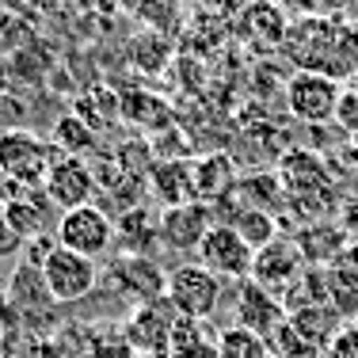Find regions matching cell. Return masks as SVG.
<instances>
[{"label": "cell", "instance_id": "obj_1", "mask_svg": "<svg viewBox=\"0 0 358 358\" xmlns=\"http://www.w3.org/2000/svg\"><path fill=\"white\" fill-rule=\"evenodd\" d=\"M62 157L46 138H38L35 130H23V126H8L0 130V176L8 183L20 187H42L46 183L50 164Z\"/></svg>", "mask_w": 358, "mask_h": 358}, {"label": "cell", "instance_id": "obj_2", "mask_svg": "<svg viewBox=\"0 0 358 358\" xmlns=\"http://www.w3.org/2000/svg\"><path fill=\"white\" fill-rule=\"evenodd\" d=\"M339 99L343 88L331 73H317V69H297L286 80V107L297 122L305 126H328L336 122Z\"/></svg>", "mask_w": 358, "mask_h": 358}, {"label": "cell", "instance_id": "obj_3", "mask_svg": "<svg viewBox=\"0 0 358 358\" xmlns=\"http://www.w3.org/2000/svg\"><path fill=\"white\" fill-rule=\"evenodd\" d=\"M168 305L179 313L183 320H199L206 324L217 313L221 301V278H214L206 267L199 263H179L176 271H168V289H164Z\"/></svg>", "mask_w": 358, "mask_h": 358}, {"label": "cell", "instance_id": "obj_4", "mask_svg": "<svg viewBox=\"0 0 358 358\" xmlns=\"http://www.w3.org/2000/svg\"><path fill=\"white\" fill-rule=\"evenodd\" d=\"M42 278H46V289L57 305H73V301H84L99 286V263L73 248L54 244L50 255L42 259Z\"/></svg>", "mask_w": 358, "mask_h": 358}, {"label": "cell", "instance_id": "obj_5", "mask_svg": "<svg viewBox=\"0 0 358 358\" xmlns=\"http://www.w3.org/2000/svg\"><path fill=\"white\" fill-rule=\"evenodd\" d=\"M62 248H73L88 259H99L103 252H110L115 244V221L99 202L92 206H80V210H69V214L57 217V236H54Z\"/></svg>", "mask_w": 358, "mask_h": 358}, {"label": "cell", "instance_id": "obj_6", "mask_svg": "<svg viewBox=\"0 0 358 358\" xmlns=\"http://www.w3.org/2000/svg\"><path fill=\"white\" fill-rule=\"evenodd\" d=\"M252 259H255V252L248 248V241L233 225H225V221H217L210 229L199 248V267H206L214 278H229V282L252 278Z\"/></svg>", "mask_w": 358, "mask_h": 358}, {"label": "cell", "instance_id": "obj_7", "mask_svg": "<svg viewBox=\"0 0 358 358\" xmlns=\"http://www.w3.org/2000/svg\"><path fill=\"white\" fill-rule=\"evenodd\" d=\"M42 191H46V199L62 214H69V210H80V206L96 202L99 183H96V172H92V164L84 157H57L46 172Z\"/></svg>", "mask_w": 358, "mask_h": 358}, {"label": "cell", "instance_id": "obj_8", "mask_svg": "<svg viewBox=\"0 0 358 358\" xmlns=\"http://www.w3.org/2000/svg\"><path fill=\"white\" fill-rule=\"evenodd\" d=\"M176 324H179V313L168 305V297H157V301H145L130 313L122 336L130 339V347L138 355H168Z\"/></svg>", "mask_w": 358, "mask_h": 358}, {"label": "cell", "instance_id": "obj_9", "mask_svg": "<svg viewBox=\"0 0 358 358\" xmlns=\"http://www.w3.org/2000/svg\"><path fill=\"white\" fill-rule=\"evenodd\" d=\"M305 271H309V263H305L301 248L294 244V236H282V233H278L271 244H263V248L255 252V259H252V278L259 286H267L271 294H278V297H282Z\"/></svg>", "mask_w": 358, "mask_h": 358}, {"label": "cell", "instance_id": "obj_10", "mask_svg": "<svg viewBox=\"0 0 358 358\" xmlns=\"http://www.w3.org/2000/svg\"><path fill=\"white\" fill-rule=\"evenodd\" d=\"M214 206L210 202H183V206H172L157 217L160 225V244L168 252H199L206 233L217 225L214 221Z\"/></svg>", "mask_w": 358, "mask_h": 358}, {"label": "cell", "instance_id": "obj_11", "mask_svg": "<svg viewBox=\"0 0 358 358\" xmlns=\"http://www.w3.org/2000/svg\"><path fill=\"white\" fill-rule=\"evenodd\" d=\"M233 313H236V324L241 328L255 331V336L267 339L271 331L282 324L289 313L282 305V297L271 294L267 286H259L255 278H244V282H236V301H233Z\"/></svg>", "mask_w": 358, "mask_h": 358}, {"label": "cell", "instance_id": "obj_12", "mask_svg": "<svg viewBox=\"0 0 358 358\" xmlns=\"http://www.w3.org/2000/svg\"><path fill=\"white\" fill-rule=\"evenodd\" d=\"M110 275H115V286L122 289L130 301H157V297H164L168 289V271L160 267L152 255H118L115 263H110Z\"/></svg>", "mask_w": 358, "mask_h": 358}, {"label": "cell", "instance_id": "obj_13", "mask_svg": "<svg viewBox=\"0 0 358 358\" xmlns=\"http://www.w3.org/2000/svg\"><path fill=\"white\" fill-rule=\"evenodd\" d=\"M149 191L157 194V202L164 210L183 206V202H199L194 199V168L183 157H157L149 172Z\"/></svg>", "mask_w": 358, "mask_h": 358}, {"label": "cell", "instance_id": "obj_14", "mask_svg": "<svg viewBox=\"0 0 358 358\" xmlns=\"http://www.w3.org/2000/svg\"><path fill=\"white\" fill-rule=\"evenodd\" d=\"M294 244L301 248L309 267H331V263L339 259V252H343L351 241H347V233L336 225V221H309V225L294 236Z\"/></svg>", "mask_w": 358, "mask_h": 358}, {"label": "cell", "instance_id": "obj_15", "mask_svg": "<svg viewBox=\"0 0 358 358\" xmlns=\"http://www.w3.org/2000/svg\"><path fill=\"white\" fill-rule=\"evenodd\" d=\"M191 168H194V199L199 202L214 199V206L233 194L236 179H241L233 172V160H229L225 152H206V157L191 160Z\"/></svg>", "mask_w": 358, "mask_h": 358}, {"label": "cell", "instance_id": "obj_16", "mask_svg": "<svg viewBox=\"0 0 358 358\" xmlns=\"http://www.w3.org/2000/svg\"><path fill=\"white\" fill-rule=\"evenodd\" d=\"M241 27L255 35L263 46H278L286 42V15L275 0H252L248 8L241 12Z\"/></svg>", "mask_w": 358, "mask_h": 358}, {"label": "cell", "instance_id": "obj_17", "mask_svg": "<svg viewBox=\"0 0 358 358\" xmlns=\"http://www.w3.org/2000/svg\"><path fill=\"white\" fill-rule=\"evenodd\" d=\"M115 241L122 244L126 255H152V244L160 241V225L138 206V210H130V214H118Z\"/></svg>", "mask_w": 358, "mask_h": 358}, {"label": "cell", "instance_id": "obj_18", "mask_svg": "<svg viewBox=\"0 0 358 358\" xmlns=\"http://www.w3.org/2000/svg\"><path fill=\"white\" fill-rule=\"evenodd\" d=\"M8 297H12V305L20 313L42 309V305L54 301V297H50V289H46V278H42L38 263H23V267H15L12 282H8Z\"/></svg>", "mask_w": 358, "mask_h": 358}, {"label": "cell", "instance_id": "obj_19", "mask_svg": "<svg viewBox=\"0 0 358 358\" xmlns=\"http://www.w3.org/2000/svg\"><path fill=\"white\" fill-rule=\"evenodd\" d=\"M73 115H80L96 134L99 130H110V126L122 118V96H115L110 88H92V92H84V96L76 99Z\"/></svg>", "mask_w": 358, "mask_h": 358}, {"label": "cell", "instance_id": "obj_20", "mask_svg": "<svg viewBox=\"0 0 358 358\" xmlns=\"http://www.w3.org/2000/svg\"><path fill=\"white\" fill-rule=\"evenodd\" d=\"M289 324H294L297 331H301L305 339H309L313 347H320V355H324V347H328V339L336 336L339 328H343V317H339L331 305H313V309H297V313H289Z\"/></svg>", "mask_w": 358, "mask_h": 358}, {"label": "cell", "instance_id": "obj_21", "mask_svg": "<svg viewBox=\"0 0 358 358\" xmlns=\"http://www.w3.org/2000/svg\"><path fill=\"white\" fill-rule=\"evenodd\" d=\"M54 149L62 157H88V152H96V130L69 110L54 122Z\"/></svg>", "mask_w": 358, "mask_h": 358}, {"label": "cell", "instance_id": "obj_22", "mask_svg": "<svg viewBox=\"0 0 358 358\" xmlns=\"http://www.w3.org/2000/svg\"><path fill=\"white\" fill-rule=\"evenodd\" d=\"M214 351H217V358H271L267 339L255 336L248 328H241V324H229V328L217 331Z\"/></svg>", "mask_w": 358, "mask_h": 358}, {"label": "cell", "instance_id": "obj_23", "mask_svg": "<svg viewBox=\"0 0 358 358\" xmlns=\"http://www.w3.org/2000/svg\"><path fill=\"white\" fill-rule=\"evenodd\" d=\"M122 118H130L138 126H152V130H164L172 110H168L164 99L149 96V92H130V96H122Z\"/></svg>", "mask_w": 358, "mask_h": 358}, {"label": "cell", "instance_id": "obj_24", "mask_svg": "<svg viewBox=\"0 0 358 358\" xmlns=\"http://www.w3.org/2000/svg\"><path fill=\"white\" fill-rule=\"evenodd\" d=\"M225 225H233L236 233L248 241L252 252H259L263 244H271L278 236V221L271 214H263V210H241V214H236L233 221H225Z\"/></svg>", "mask_w": 358, "mask_h": 358}, {"label": "cell", "instance_id": "obj_25", "mask_svg": "<svg viewBox=\"0 0 358 358\" xmlns=\"http://www.w3.org/2000/svg\"><path fill=\"white\" fill-rule=\"evenodd\" d=\"M267 347H271V358H320V347H313L309 339L289 324V317L267 336Z\"/></svg>", "mask_w": 358, "mask_h": 358}, {"label": "cell", "instance_id": "obj_26", "mask_svg": "<svg viewBox=\"0 0 358 358\" xmlns=\"http://www.w3.org/2000/svg\"><path fill=\"white\" fill-rule=\"evenodd\" d=\"M320 358H358V320L343 324V328L328 339V347H324Z\"/></svg>", "mask_w": 358, "mask_h": 358}, {"label": "cell", "instance_id": "obj_27", "mask_svg": "<svg viewBox=\"0 0 358 358\" xmlns=\"http://www.w3.org/2000/svg\"><path fill=\"white\" fill-rule=\"evenodd\" d=\"M92 358H138V351L130 347V339L118 331V336H103L92 343Z\"/></svg>", "mask_w": 358, "mask_h": 358}, {"label": "cell", "instance_id": "obj_28", "mask_svg": "<svg viewBox=\"0 0 358 358\" xmlns=\"http://www.w3.org/2000/svg\"><path fill=\"white\" fill-rule=\"evenodd\" d=\"M336 122L343 126L347 134H358V88H347V92H343L339 110H336Z\"/></svg>", "mask_w": 358, "mask_h": 358}, {"label": "cell", "instance_id": "obj_29", "mask_svg": "<svg viewBox=\"0 0 358 358\" xmlns=\"http://www.w3.org/2000/svg\"><path fill=\"white\" fill-rule=\"evenodd\" d=\"M20 248H23V241L12 233V225H8L4 214H0V259H12V255L20 252Z\"/></svg>", "mask_w": 358, "mask_h": 358}, {"label": "cell", "instance_id": "obj_30", "mask_svg": "<svg viewBox=\"0 0 358 358\" xmlns=\"http://www.w3.org/2000/svg\"><path fill=\"white\" fill-rule=\"evenodd\" d=\"M202 4H206V12H217L221 20H225V15L244 12V8H248V0H202Z\"/></svg>", "mask_w": 358, "mask_h": 358}, {"label": "cell", "instance_id": "obj_31", "mask_svg": "<svg viewBox=\"0 0 358 358\" xmlns=\"http://www.w3.org/2000/svg\"><path fill=\"white\" fill-rule=\"evenodd\" d=\"M168 358H217V351H214V343L199 339L194 347H183V351H176V355H168Z\"/></svg>", "mask_w": 358, "mask_h": 358}]
</instances>
